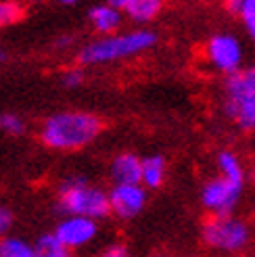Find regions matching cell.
Wrapping results in <instances>:
<instances>
[{"label": "cell", "instance_id": "6da1fadb", "mask_svg": "<svg viewBox=\"0 0 255 257\" xmlns=\"http://www.w3.org/2000/svg\"><path fill=\"white\" fill-rule=\"evenodd\" d=\"M100 119L86 111H61L55 113L42 125V143L57 151H73L90 145L100 134Z\"/></svg>", "mask_w": 255, "mask_h": 257}, {"label": "cell", "instance_id": "7a4b0ae2", "mask_svg": "<svg viewBox=\"0 0 255 257\" xmlns=\"http://www.w3.org/2000/svg\"><path fill=\"white\" fill-rule=\"evenodd\" d=\"M155 42H157V34L151 30H132V32L115 34V36H107L96 42L86 44L80 50V63L82 65L113 63V61L145 53Z\"/></svg>", "mask_w": 255, "mask_h": 257}, {"label": "cell", "instance_id": "3957f363", "mask_svg": "<svg viewBox=\"0 0 255 257\" xmlns=\"http://www.w3.org/2000/svg\"><path fill=\"white\" fill-rule=\"evenodd\" d=\"M59 207L67 211V215H80L90 217V220H100L111 213L109 192L103 188L88 184L86 180H67L59 190Z\"/></svg>", "mask_w": 255, "mask_h": 257}, {"label": "cell", "instance_id": "277c9868", "mask_svg": "<svg viewBox=\"0 0 255 257\" xmlns=\"http://www.w3.org/2000/svg\"><path fill=\"white\" fill-rule=\"evenodd\" d=\"M203 240H205V245H209L211 249L236 253L249 245L251 228L247 222L238 220V217H232V215L209 217L205 226H203Z\"/></svg>", "mask_w": 255, "mask_h": 257}, {"label": "cell", "instance_id": "5b68a950", "mask_svg": "<svg viewBox=\"0 0 255 257\" xmlns=\"http://www.w3.org/2000/svg\"><path fill=\"white\" fill-rule=\"evenodd\" d=\"M240 182L234 180H228L224 176L213 178L203 186L201 190V203L209 213H213V217H222V215H230L232 209L236 207V203L240 199V192H243Z\"/></svg>", "mask_w": 255, "mask_h": 257}, {"label": "cell", "instance_id": "8992f818", "mask_svg": "<svg viewBox=\"0 0 255 257\" xmlns=\"http://www.w3.org/2000/svg\"><path fill=\"white\" fill-rule=\"evenodd\" d=\"M205 55L215 69L230 75L240 69L243 48H240V42L232 34H215L209 38V42L205 46Z\"/></svg>", "mask_w": 255, "mask_h": 257}, {"label": "cell", "instance_id": "52a82bcc", "mask_svg": "<svg viewBox=\"0 0 255 257\" xmlns=\"http://www.w3.org/2000/svg\"><path fill=\"white\" fill-rule=\"evenodd\" d=\"M109 203H111V213H115L121 220H130L143 211L147 203V190L143 184H113L109 190Z\"/></svg>", "mask_w": 255, "mask_h": 257}, {"label": "cell", "instance_id": "ba28073f", "mask_svg": "<svg viewBox=\"0 0 255 257\" xmlns=\"http://www.w3.org/2000/svg\"><path fill=\"white\" fill-rule=\"evenodd\" d=\"M98 232V226L90 217H80V215H67L61 220L55 228V236L63 242L65 249H75L88 245Z\"/></svg>", "mask_w": 255, "mask_h": 257}, {"label": "cell", "instance_id": "9c48e42d", "mask_svg": "<svg viewBox=\"0 0 255 257\" xmlns=\"http://www.w3.org/2000/svg\"><path fill=\"white\" fill-rule=\"evenodd\" d=\"M111 178L115 184H143V159L134 153H121L111 163Z\"/></svg>", "mask_w": 255, "mask_h": 257}, {"label": "cell", "instance_id": "30bf717a", "mask_svg": "<svg viewBox=\"0 0 255 257\" xmlns=\"http://www.w3.org/2000/svg\"><path fill=\"white\" fill-rule=\"evenodd\" d=\"M88 19H90L92 28L96 32L105 34V38H107V36H115V32L119 30V25L123 21V15H121L119 9H115L109 3V5L92 7L90 11H88Z\"/></svg>", "mask_w": 255, "mask_h": 257}, {"label": "cell", "instance_id": "8fae6325", "mask_svg": "<svg viewBox=\"0 0 255 257\" xmlns=\"http://www.w3.org/2000/svg\"><path fill=\"white\" fill-rule=\"evenodd\" d=\"M111 5L119 9L121 13H125V15L136 23H149L155 19L161 11L159 0H113Z\"/></svg>", "mask_w": 255, "mask_h": 257}, {"label": "cell", "instance_id": "7c38bea8", "mask_svg": "<svg viewBox=\"0 0 255 257\" xmlns=\"http://www.w3.org/2000/svg\"><path fill=\"white\" fill-rule=\"evenodd\" d=\"M224 111L228 117L234 119L245 130H253L255 127V94L240 98H226Z\"/></svg>", "mask_w": 255, "mask_h": 257}, {"label": "cell", "instance_id": "4fadbf2b", "mask_svg": "<svg viewBox=\"0 0 255 257\" xmlns=\"http://www.w3.org/2000/svg\"><path fill=\"white\" fill-rule=\"evenodd\" d=\"M226 98H240L255 94V67H243L226 78Z\"/></svg>", "mask_w": 255, "mask_h": 257}, {"label": "cell", "instance_id": "5bb4252c", "mask_svg": "<svg viewBox=\"0 0 255 257\" xmlns=\"http://www.w3.org/2000/svg\"><path fill=\"white\" fill-rule=\"evenodd\" d=\"M165 178V159L161 155H151L143 159V186L159 188Z\"/></svg>", "mask_w": 255, "mask_h": 257}, {"label": "cell", "instance_id": "9a60e30c", "mask_svg": "<svg viewBox=\"0 0 255 257\" xmlns=\"http://www.w3.org/2000/svg\"><path fill=\"white\" fill-rule=\"evenodd\" d=\"M218 168H220V174L228 180H234V182H240L245 184V170L240 165L238 157L230 151H222L218 155Z\"/></svg>", "mask_w": 255, "mask_h": 257}, {"label": "cell", "instance_id": "2e32d148", "mask_svg": "<svg viewBox=\"0 0 255 257\" xmlns=\"http://www.w3.org/2000/svg\"><path fill=\"white\" fill-rule=\"evenodd\" d=\"M0 257H38L36 247L28 245L23 238L7 236L0 240Z\"/></svg>", "mask_w": 255, "mask_h": 257}, {"label": "cell", "instance_id": "e0dca14e", "mask_svg": "<svg viewBox=\"0 0 255 257\" xmlns=\"http://www.w3.org/2000/svg\"><path fill=\"white\" fill-rule=\"evenodd\" d=\"M36 253L38 257H65L67 249L63 247V242L53 234H42L36 240Z\"/></svg>", "mask_w": 255, "mask_h": 257}, {"label": "cell", "instance_id": "ac0fdd59", "mask_svg": "<svg viewBox=\"0 0 255 257\" xmlns=\"http://www.w3.org/2000/svg\"><path fill=\"white\" fill-rule=\"evenodd\" d=\"M230 9L238 13L240 21H243L247 34L255 42V0H240V3H230Z\"/></svg>", "mask_w": 255, "mask_h": 257}, {"label": "cell", "instance_id": "d6986e66", "mask_svg": "<svg viewBox=\"0 0 255 257\" xmlns=\"http://www.w3.org/2000/svg\"><path fill=\"white\" fill-rule=\"evenodd\" d=\"M23 17V7L17 3H0V28L17 23Z\"/></svg>", "mask_w": 255, "mask_h": 257}, {"label": "cell", "instance_id": "ffe728a7", "mask_svg": "<svg viewBox=\"0 0 255 257\" xmlns=\"http://www.w3.org/2000/svg\"><path fill=\"white\" fill-rule=\"evenodd\" d=\"M0 130H5L7 134L17 136V134H23L25 125H23V119L17 117V115H13V113H0Z\"/></svg>", "mask_w": 255, "mask_h": 257}, {"label": "cell", "instance_id": "44dd1931", "mask_svg": "<svg viewBox=\"0 0 255 257\" xmlns=\"http://www.w3.org/2000/svg\"><path fill=\"white\" fill-rule=\"evenodd\" d=\"M82 82H84V73L80 69H69V71H65V75H63V84L67 88H78Z\"/></svg>", "mask_w": 255, "mask_h": 257}, {"label": "cell", "instance_id": "7402d4cb", "mask_svg": "<svg viewBox=\"0 0 255 257\" xmlns=\"http://www.w3.org/2000/svg\"><path fill=\"white\" fill-rule=\"evenodd\" d=\"M11 224H13V213L5 207V205H0V236L9 232Z\"/></svg>", "mask_w": 255, "mask_h": 257}, {"label": "cell", "instance_id": "603a6c76", "mask_svg": "<svg viewBox=\"0 0 255 257\" xmlns=\"http://www.w3.org/2000/svg\"><path fill=\"white\" fill-rule=\"evenodd\" d=\"M100 257H130V253H128L125 249H121V247H111L105 253H100Z\"/></svg>", "mask_w": 255, "mask_h": 257}, {"label": "cell", "instance_id": "cb8c5ba5", "mask_svg": "<svg viewBox=\"0 0 255 257\" xmlns=\"http://www.w3.org/2000/svg\"><path fill=\"white\" fill-rule=\"evenodd\" d=\"M65 257H71V255H69V253H67V255H65Z\"/></svg>", "mask_w": 255, "mask_h": 257}, {"label": "cell", "instance_id": "d4e9b609", "mask_svg": "<svg viewBox=\"0 0 255 257\" xmlns=\"http://www.w3.org/2000/svg\"><path fill=\"white\" fill-rule=\"evenodd\" d=\"M0 59H3V53H0Z\"/></svg>", "mask_w": 255, "mask_h": 257}]
</instances>
